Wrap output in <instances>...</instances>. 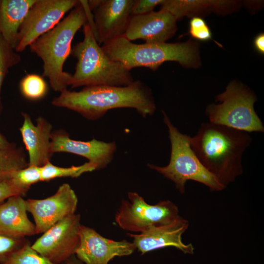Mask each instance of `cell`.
<instances>
[{
    "mask_svg": "<svg viewBox=\"0 0 264 264\" xmlns=\"http://www.w3.org/2000/svg\"><path fill=\"white\" fill-rule=\"evenodd\" d=\"M14 147L0 133V149H9Z\"/></svg>",
    "mask_w": 264,
    "mask_h": 264,
    "instance_id": "obj_32",
    "label": "cell"
},
{
    "mask_svg": "<svg viewBox=\"0 0 264 264\" xmlns=\"http://www.w3.org/2000/svg\"><path fill=\"white\" fill-rule=\"evenodd\" d=\"M25 200L15 195L0 203V232L17 237L36 234L34 223L27 215Z\"/></svg>",
    "mask_w": 264,
    "mask_h": 264,
    "instance_id": "obj_18",
    "label": "cell"
},
{
    "mask_svg": "<svg viewBox=\"0 0 264 264\" xmlns=\"http://www.w3.org/2000/svg\"><path fill=\"white\" fill-rule=\"evenodd\" d=\"M162 113L171 146L170 161L165 166L148 164V167L173 181L181 194L185 192L188 180L202 183L212 191L223 190L225 187L203 166L193 152L190 136L181 133L164 111Z\"/></svg>",
    "mask_w": 264,
    "mask_h": 264,
    "instance_id": "obj_6",
    "label": "cell"
},
{
    "mask_svg": "<svg viewBox=\"0 0 264 264\" xmlns=\"http://www.w3.org/2000/svg\"><path fill=\"white\" fill-rule=\"evenodd\" d=\"M189 33L195 39L206 41L211 39L212 33L205 21L199 17H194L190 22Z\"/></svg>",
    "mask_w": 264,
    "mask_h": 264,
    "instance_id": "obj_28",
    "label": "cell"
},
{
    "mask_svg": "<svg viewBox=\"0 0 264 264\" xmlns=\"http://www.w3.org/2000/svg\"><path fill=\"white\" fill-rule=\"evenodd\" d=\"M21 60L20 55L0 35V112L2 109L0 92L3 81L10 68L18 65Z\"/></svg>",
    "mask_w": 264,
    "mask_h": 264,
    "instance_id": "obj_24",
    "label": "cell"
},
{
    "mask_svg": "<svg viewBox=\"0 0 264 264\" xmlns=\"http://www.w3.org/2000/svg\"><path fill=\"white\" fill-rule=\"evenodd\" d=\"M29 241L25 237H17L0 232V264Z\"/></svg>",
    "mask_w": 264,
    "mask_h": 264,
    "instance_id": "obj_27",
    "label": "cell"
},
{
    "mask_svg": "<svg viewBox=\"0 0 264 264\" xmlns=\"http://www.w3.org/2000/svg\"><path fill=\"white\" fill-rule=\"evenodd\" d=\"M64 264H84L81 262L77 258H76L74 255L67 259Z\"/></svg>",
    "mask_w": 264,
    "mask_h": 264,
    "instance_id": "obj_33",
    "label": "cell"
},
{
    "mask_svg": "<svg viewBox=\"0 0 264 264\" xmlns=\"http://www.w3.org/2000/svg\"><path fill=\"white\" fill-rule=\"evenodd\" d=\"M79 0H36L19 29L15 50L24 51L37 39L53 28Z\"/></svg>",
    "mask_w": 264,
    "mask_h": 264,
    "instance_id": "obj_9",
    "label": "cell"
},
{
    "mask_svg": "<svg viewBox=\"0 0 264 264\" xmlns=\"http://www.w3.org/2000/svg\"><path fill=\"white\" fill-rule=\"evenodd\" d=\"M176 29V19L161 9L157 12L132 15L123 36L131 42L142 39L146 43H165Z\"/></svg>",
    "mask_w": 264,
    "mask_h": 264,
    "instance_id": "obj_14",
    "label": "cell"
},
{
    "mask_svg": "<svg viewBox=\"0 0 264 264\" xmlns=\"http://www.w3.org/2000/svg\"><path fill=\"white\" fill-rule=\"evenodd\" d=\"M10 178L18 186L28 190L32 184L42 181L41 167L28 165L14 172Z\"/></svg>",
    "mask_w": 264,
    "mask_h": 264,
    "instance_id": "obj_26",
    "label": "cell"
},
{
    "mask_svg": "<svg viewBox=\"0 0 264 264\" xmlns=\"http://www.w3.org/2000/svg\"><path fill=\"white\" fill-rule=\"evenodd\" d=\"M232 3L226 0H163L161 7L173 15L176 19L184 16L210 9H221L229 6Z\"/></svg>",
    "mask_w": 264,
    "mask_h": 264,
    "instance_id": "obj_20",
    "label": "cell"
},
{
    "mask_svg": "<svg viewBox=\"0 0 264 264\" xmlns=\"http://www.w3.org/2000/svg\"><path fill=\"white\" fill-rule=\"evenodd\" d=\"M188 226V221L180 216L170 223L152 227L139 234L128 233L127 235L133 238L136 249L142 254L169 246L176 247L185 254H193L192 244H185L181 239Z\"/></svg>",
    "mask_w": 264,
    "mask_h": 264,
    "instance_id": "obj_15",
    "label": "cell"
},
{
    "mask_svg": "<svg viewBox=\"0 0 264 264\" xmlns=\"http://www.w3.org/2000/svg\"><path fill=\"white\" fill-rule=\"evenodd\" d=\"M83 41L71 49L70 54L77 62L68 86L71 88L95 86L123 87L134 81L131 71L105 52L88 23L83 26Z\"/></svg>",
    "mask_w": 264,
    "mask_h": 264,
    "instance_id": "obj_4",
    "label": "cell"
},
{
    "mask_svg": "<svg viewBox=\"0 0 264 264\" xmlns=\"http://www.w3.org/2000/svg\"><path fill=\"white\" fill-rule=\"evenodd\" d=\"M28 166L22 148L0 149V181L10 179L14 172Z\"/></svg>",
    "mask_w": 264,
    "mask_h": 264,
    "instance_id": "obj_21",
    "label": "cell"
},
{
    "mask_svg": "<svg viewBox=\"0 0 264 264\" xmlns=\"http://www.w3.org/2000/svg\"><path fill=\"white\" fill-rule=\"evenodd\" d=\"M0 264H55L36 251L29 242Z\"/></svg>",
    "mask_w": 264,
    "mask_h": 264,
    "instance_id": "obj_25",
    "label": "cell"
},
{
    "mask_svg": "<svg viewBox=\"0 0 264 264\" xmlns=\"http://www.w3.org/2000/svg\"><path fill=\"white\" fill-rule=\"evenodd\" d=\"M20 88L25 98L35 100L45 95L47 85L42 76L36 74H28L21 80Z\"/></svg>",
    "mask_w": 264,
    "mask_h": 264,
    "instance_id": "obj_23",
    "label": "cell"
},
{
    "mask_svg": "<svg viewBox=\"0 0 264 264\" xmlns=\"http://www.w3.org/2000/svg\"><path fill=\"white\" fill-rule=\"evenodd\" d=\"M134 2L135 0H88L93 16V34L99 44L123 36Z\"/></svg>",
    "mask_w": 264,
    "mask_h": 264,
    "instance_id": "obj_11",
    "label": "cell"
},
{
    "mask_svg": "<svg viewBox=\"0 0 264 264\" xmlns=\"http://www.w3.org/2000/svg\"><path fill=\"white\" fill-rule=\"evenodd\" d=\"M78 198L68 183L59 186L56 193L44 199L25 200L27 212L33 216L36 233H43L63 219L75 214Z\"/></svg>",
    "mask_w": 264,
    "mask_h": 264,
    "instance_id": "obj_12",
    "label": "cell"
},
{
    "mask_svg": "<svg viewBox=\"0 0 264 264\" xmlns=\"http://www.w3.org/2000/svg\"><path fill=\"white\" fill-rule=\"evenodd\" d=\"M80 220L76 214L63 219L44 232L32 247L51 262L64 264L79 246Z\"/></svg>",
    "mask_w": 264,
    "mask_h": 264,
    "instance_id": "obj_10",
    "label": "cell"
},
{
    "mask_svg": "<svg viewBox=\"0 0 264 264\" xmlns=\"http://www.w3.org/2000/svg\"><path fill=\"white\" fill-rule=\"evenodd\" d=\"M256 96L242 85L231 82L225 90L216 97L218 104L206 110L209 122L248 132H264V127L255 112Z\"/></svg>",
    "mask_w": 264,
    "mask_h": 264,
    "instance_id": "obj_7",
    "label": "cell"
},
{
    "mask_svg": "<svg viewBox=\"0 0 264 264\" xmlns=\"http://www.w3.org/2000/svg\"><path fill=\"white\" fill-rule=\"evenodd\" d=\"M96 170V166L88 161L80 166L70 167L57 166L49 161L41 167L42 181H48L63 177H78L85 173Z\"/></svg>",
    "mask_w": 264,
    "mask_h": 264,
    "instance_id": "obj_22",
    "label": "cell"
},
{
    "mask_svg": "<svg viewBox=\"0 0 264 264\" xmlns=\"http://www.w3.org/2000/svg\"><path fill=\"white\" fill-rule=\"evenodd\" d=\"M101 46L110 58L130 71L137 67L155 70L167 61L192 66L196 65L198 58L197 48L191 42L136 44L121 36Z\"/></svg>",
    "mask_w": 264,
    "mask_h": 264,
    "instance_id": "obj_5",
    "label": "cell"
},
{
    "mask_svg": "<svg viewBox=\"0 0 264 264\" xmlns=\"http://www.w3.org/2000/svg\"><path fill=\"white\" fill-rule=\"evenodd\" d=\"M164 0H135L132 15H142L153 11Z\"/></svg>",
    "mask_w": 264,
    "mask_h": 264,
    "instance_id": "obj_30",
    "label": "cell"
},
{
    "mask_svg": "<svg viewBox=\"0 0 264 264\" xmlns=\"http://www.w3.org/2000/svg\"><path fill=\"white\" fill-rule=\"evenodd\" d=\"M116 150L114 142H106L95 139L88 141L71 139L66 132H52L51 152H66L82 156L96 166V170L106 167L112 160Z\"/></svg>",
    "mask_w": 264,
    "mask_h": 264,
    "instance_id": "obj_16",
    "label": "cell"
},
{
    "mask_svg": "<svg viewBox=\"0 0 264 264\" xmlns=\"http://www.w3.org/2000/svg\"><path fill=\"white\" fill-rule=\"evenodd\" d=\"M53 106L75 111L91 120L111 109L132 108L143 117L153 115L156 106L151 90L140 80L126 86L85 87L79 91L67 89L52 101Z\"/></svg>",
    "mask_w": 264,
    "mask_h": 264,
    "instance_id": "obj_2",
    "label": "cell"
},
{
    "mask_svg": "<svg viewBox=\"0 0 264 264\" xmlns=\"http://www.w3.org/2000/svg\"><path fill=\"white\" fill-rule=\"evenodd\" d=\"M254 45L257 51L261 53H264V34L258 35L254 40Z\"/></svg>",
    "mask_w": 264,
    "mask_h": 264,
    "instance_id": "obj_31",
    "label": "cell"
},
{
    "mask_svg": "<svg viewBox=\"0 0 264 264\" xmlns=\"http://www.w3.org/2000/svg\"><path fill=\"white\" fill-rule=\"evenodd\" d=\"M79 234L80 243L75 254L85 264H109L115 257L130 255L136 249L133 242L107 239L94 229L83 225Z\"/></svg>",
    "mask_w": 264,
    "mask_h": 264,
    "instance_id": "obj_13",
    "label": "cell"
},
{
    "mask_svg": "<svg viewBox=\"0 0 264 264\" xmlns=\"http://www.w3.org/2000/svg\"><path fill=\"white\" fill-rule=\"evenodd\" d=\"M249 133L210 122L190 136L192 149L203 166L225 188L243 173L242 154L251 143Z\"/></svg>",
    "mask_w": 264,
    "mask_h": 264,
    "instance_id": "obj_1",
    "label": "cell"
},
{
    "mask_svg": "<svg viewBox=\"0 0 264 264\" xmlns=\"http://www.w3.org/2000/svg\"><path fill=\"white\" fill-rule=\"evenodd\" d=\"M128 196L129 200L122 201L115 217L116 223L124 230L141 233L180 217L178 207L169 200L150 205L136 192H129Z\"/></svg>",
    "mask_w": 264,
    "mask_h": 264,
    "instance_id": "obj_8",
    "label": "cell"
},
{
    "mask_svg": "<svg viewBox=\"0 0 264 264\" xmlns=\"http://www.w3.org/2000/svg\"><path fill=\"white\" fill-rule=\"evenodd\" d=\"M87 22L86 11L80 0L66 17L29 46L43 61V76L48 79L55 91L67 89L72 74L63 70L64 65L71 53L75 35Z\"/></svg>",
    "mask_w": 264,
    "mask_h": 264,
    "instance_id": "obj_3",
    "label": "cell"
},
{
    "mask_svg": "<svg viewBox=\"0 0 264 264\" xmlns=\"http://www.w3.org/2000/svg\"><path fill=\"white\" fill-rule=\"evenodd\" d=\"M23 122L20 129L29 156V165L42 167L50 161L52 126L42 116L34 125L30 116L22 112Z\"/></svg>",
    "mask_w": 264,
    "mask_h": 264,
    "instance_id": "obj_17",
    "label": "cell"
},
{
    "mask_svg": "<svg viewBox=\"0 0 264 264\" xmlns=\"http://www.w3.org/2000/svg\"><path fill=\"white\" fill-rule=\"evenodd\" d=\"M36 0H0V35L15 49L19 29Z\"/></svg>",
    "mask_w": 264,
    "mask_h": 264,
    "instance_id": "obj_19",
    "label": "cell"
},
{
    "mask_svg": "<svg viewBox=\"0 0 264 264\" xmlns=\"http://www.w3.org/2000/svg\"><path fill=\"white\" fill-rule=\"evenodd\" d=\"M27 190L21 187L8 179L0 181V203L9 198L15 196H24Z\"/></svg>",
    "mask_w": 264,
    "mask_h": 264,
    "instance_id": "obj_29",
    "label": "cell"
}]
</instances>
